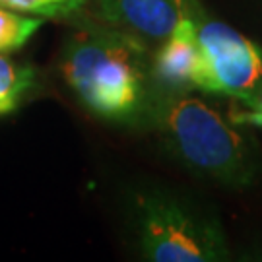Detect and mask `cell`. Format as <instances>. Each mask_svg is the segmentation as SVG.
<instances>
[{"mask_svg":"<svg viewBox=\"0 0 262 262\" xmlns=\"http://www.w3.org/2000/svg\"><path fill=\"white\" fill-rule=\"evenodd\" d=\"M200 70V49L194 18L185 19L171 33L167 43L158 51L151 66V76L169 92L196 90Z\"/></svg>","mask_w":262,"mask_h":262,"instance_id":"obj_6","label":"cell"},{"mask_svg":"<svg viewBox=\"0 0 262 262\" xmlns=\"http://www.w3.org/2000/svg\"><path fill=\"white\" fill-rule=\"evenodd\" d=\"M148 115L169 150L196 175L233 188L256 179L258 163L249 140L204 101L165 95L150 101Z\"/></svg>","mask_w":262,"mask_h":262,"instance_id":"obj_2","label":"cell"},{"mask_svg":"<svg viewBox=\"0 0 262 262\" xmlns=\"http://www.w3.org/2000/svg\"><path fill=\"white\" fill-rule=\"evenodd\" d=\"M144 53L126 31L88 26L66 43L62 76L88 111L105 121L134 122L150 109Z\"/></svg>","mask_w":262,"mask_h":262,"instance_id":"obj_1","label":"cell"},{"mask_svg":"<svg viewBox=\"0 0 262 262\" xmlns=\"http://www.w3.org/2000/svg\"><path fill=\"white\" fill-rule=\"evenodd\" d=\"M35 84L31 66L19 64L0 53V115L16 111Z\"/></svg>","mask_w":262,"mask_h":262,"instance_id":"obj_7","label":"cell"},{"mask_svg":"<svg viewBox=\"0 0 262 262\" xmlns=\"http://www.w3.org/2000/svg\"><path fill=\"white\" fill-rule=\"evenodd\" d=\"M142 253L154 262H217L229 258L222 225L214 214L169 192L138 198Z\"/></svg>","mask_w":262,"mask_h":262,"instance_id":"obj_3","label":"cell"},{"mask_svg":"<svg viewBox=\"0 0 262 262\" xmlns=\"http://www.w3.org/2000/svg\"><path fill=\"white\" fill-rule=\"evenodd\" d=\"M41 18H29L0 6V53H10L24 47L29 37L41 28Z\"/></svg>","mask_w":262,"mask_h":262,"instance_id":"obj_8","label":"cell"},{"mask_svg":"<svg viewBox=\"0 0 262 262\" xmlns=\"http://www.w3.org/2000/svg\"><path fill=\"white\" fill-rule=\"evenodd\" d=\"M200 70L196 90L241 99L253 107L254 90L262 80V51L222 21H206L196 28Z\"/></svg>","mask_w":262,"mask_h":262,"instance_id":"obj_4","label":"cell"},{"mask_svg":"<svg viewBox=\"0 0 262 262\" xmlns=\"http://www.w3.org/2000/svg\"><path fill=\"white\" fill-rule=\"evenodd\" d=\"M233 122L237 124H254V126H262V95L256 97L254 105L251 107V111L235 113Z\"/></svg>","mask_w":262,"mask_h":262,"instance_id":"obj_10","label":"cell"},{"mask_svg":"<svg viewBox=\"0 0 262 262\" xmlns=\"http://www.w3.org/2000/svg\"><path fill=\"white\" fill-rule=\"evenodd\" d=\"M107 26L134 37H169L179 24L194 18V0H94Z\"/></svg>","mask_w":262,"mask_h":262,"instance_id":"obj_5","label":"cell"},{"mask_svg":"<svg viewBox=\"0 0 262 262\" xmlns=\"http://www.w3.org/2000/svg\"><path fill=\"white\" fill-rule=\"evenodd\" d=\"M85 0H0V6L39 18H68L82 8Z\"/></svg>","mask_w":262,"mask_h":262,"instance_id":"obj_9","label":"cell"}]
</instances>
